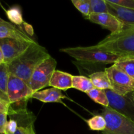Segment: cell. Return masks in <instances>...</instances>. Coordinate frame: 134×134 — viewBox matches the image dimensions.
<instances>
[{
  "label": "cell",
  "instance_id": "ffe728a7",
  "mask_svg": "<svg viewBox=\"0 0 134 134\" xmlns=\"http://www.w3.org/2000/svg\"><path fill=\"white\" fill-rule=\"evenodd\" d=\"M89 129L93 131H104L106 128V121L102 115H95L86 120Z\"/></svg>",
  "mask_w": 134,
  "mask_h": 134
},
{
  "label": "cell",
  "instance_id": "603a6c76",
  "mask_svg": "<svg viewBox=\"0 0 134 134\" xmlns=\"http://www.w3.org/2000/svg\"><path fill=\"white\" fill-rule=\"evenodd\" d=\"M72 3L84 16L88 18L90 14L89 0H72Z\"/></svg>",
  "mask_w": 134,
  "mask_h": 134
},
{
  "label": "cell",
  "instance_id": "3957f363",
  "mask_svg": "<svg viewBox=\"0 0 134 134\" xmlns=\"http://www.w3.org/2000/svg\"><path fill=\"white\" fill-rule=\"evenodd\" d=\"M60 51L67 54L76 59L78 62L87 64H115L122 56L92 49L89 47H68L60 49Z\"/></svg>",
  "mask_w": 134,
  "mask_h": 134
},
{
  "label": "cell",
  "instance_id": "44dd1931",
  "mask_svg": "<svg viewBox=\"0 0 134 134\" xmlns=\"http://www.w3.org/2000/svg\"><path fill=\"white\" fill-rule=\"evenodd\" d=\"M10 73L6 64H0V90L7 94V85Z\"/></svg>",
  "mask_w": 134,
  "mask_h": 134
},
{
  "label": "cell",
  "instance_id": "8992f818",
  "mask_svg": "<svg viewBox=\"0 0 134 134\" xmlns=\"http://www.w3.org/2000/svg\"><path fill=\"white\" fill-rule=\"evenodd\" d=\"M33 94L30 86L25 81L10 74L7 91L10 104H26L28 101L32 99Z\"/></svg>",
  "mask_w": 134,
  "mask_h": 134
},
{
  "label": "cell",
  "instance_id": "7a4b0ae2",
  "mask_svg": "<svg viewBox=\"0 0 134 134\" xmlns=\"http://www.w3.org/2000/svg\"><path fill=\"white\" fill-rule=\"evenodd\" d=\"M92 49L122 56L134 57V26H124L120 32L110 34Z\"/></svg>",
  "mask_w": 134,
  "mask_h": 134
},
{
  "label": "cell",
  "instance_id": "d6a6232c",
  "mask_svg": "<svg viewBox=\"0 0 134 134\" xmlns=\"http://www.w3.org/2000/svg\"><path fill=\"white\" fill-rule=\"evenodd\" d=\"M130 96H131V98H132L133 100L134 101V90L132 92L130 93Z\"/></svg>",
  "mask_w": 134,
  "mask_h": 134
},
{
  "label": "cell",
  "instance_id": "7402d4cb",
  "mask_svg": "<svg viewBox=\"0 0 134 134\" xmlns=\"http://www.w3.org/2000/svg\"><path fill=\"white\" fill-rule=\"evenodd\" d=\"M90 14L107 13L108 9L105 0H89Z\"/></svg>",
  "mask_w": 134,
  "mask_h": 134
},
{
  "label": "cell",
  "instance_id": "836d02e7",
  "mask_svg": "<svg viewBox=\"0 0 134 134\" xmlns=\"http://www.w3.org/2000/svg\"><path fill=\"white\" fill-rule=\"evenodd\" d=\"M1 20H2V19H1V18H0V21H1Z\"/></svg>",
  "mask_w": 134,
  "mask_h": 134
},
{
  "label": "cell",
  "instance_id": "8fae6325",
  "mask_svg": "<svg viewBox=\"0 0 134 134\" xmlns=\"http://www.w3.org/2000/svg\"><path fill=\"white\" fill-rule=\"evenodd\" d=\"M13 39L25 41H34V40L26 35L20 27H17L3 19L0 21V39Z\"/></svg>",
  "mask_w": 134,
  "mask_h": 134
},
{
  "label": "cell",
  "instance_id": "30bf717a",
  "mask_svg": "<svg viewBox=\"0 0 134 134\" xmlns=\"http://www.w3.org/2000/svg\"><path fill=\"white\" fill-rule=\"evenodd\" d=\"M87 19L91 22L97 24L109 30L111 32L110 34H116L120 32L125 26L122 22L109 13L100 14L92 13L89 14Z\"/></svg>",
  "mask_w": 134,
  "mask_h": 134
},
{
  "label": "cell",
  "instance_id": "e0dca14e",
  "mask_svg": "<svg viewBox=\"0 0 134 134\" xmlns=\"http://www.w3.org/2000/svg\"><path fill=\"white\" fill-rule=\"evenodd\" d=\"M72 88L87 93L94 88L90 79L83 75L73 76L72 77Z\"/></svg>",
  "mask_w": 134,
  "mask_h": 134
},
{
  "label": "cell",
  "instance_id": "d6986e66",
  "mask_svg": "<svg viewBox=\"0 0 134 134\" xmlns=\"http://www.w3.org/2000/svg\"><path fill=\"white\" fill-rule=\"evenodd\" d=\"M87 95L95 103H99L104 107H109V102L105 91L94 88L87 93Z\"/></svg>",
  "mask_w": 134,
  "mask_h": 134
},
{
  "label": "cell",
  "instance_id": "cb8c5ba5",
  "mask_svg": "<svg viewBox=\"0 0 134 134\" xmlns=\"http://www.w3.org/2000/svg\"><path fill=\"white\" fill-rule=\"evenodd\" d=\"M17 128H18V124L17 121L14 119H10L9 121L7 122L6 126H5V134H15L16 131H17Z\"/></svg>",
  "mask_w": 134,
  "mask_h": 134
},
{
  "label": "cell",
  "instance_id": "ac0fdd59",
  "mask_svg": "<svg viewBox=\"0 0 134 134\" xmlns=\"http://www.w3.org/2000/svg\"><path fill=\"white\" fill-rule=\"evenodd\" d=\"M8 19L18 27H21L24 24L23 17H22V10L18 5H14L11 7L7 10H5Z\"/></svg>",
  "mask_w": 134,
  "mask_h": 134
},
{
  "label": "cell",
  "instance_id": "1f68e13d",
  "mask_svg": "<svg viewBox=\"0 0 134 134\" xmlns=\"http://www.w3.org/2000/svg\"><path fill=\"white\" fill-rule=\"evenodd\" d=\"M5 64V62H4V57L3 54L2 50L0 47V64Z\"/></svg>",
  "mask_w": 134,
  "mask_h": 134
},
{
  "label": "cell",
  "instance_id": "2e32d148",
  "mask_svg": "<svg viewBox=\"0 0 134 134\" xmlns=\"http://www.w3.org/2000/svg\"><path fill=\"white\" fill-rule=\"evenodd\" d=\"M114 65L134 79V57H122Z\"/></svg>",
  "mask_w": 134,
  "mask_h": 134
},
{
  "label": "cell",
  "instance_id": "277c9868",
  "mask_svg": "<svg viewBox=\"0 0 134 134\" xmlns=\"http://www.w3.org/2000/svg\"><path fill=\"white\" fill-rule=\"evenodd\" d=\"M101 115L106 121L102 134H134V122L110 107H104Z\"/></svg>",
  "mask_w": 134,
  "mask_h": 134
},
{
  "label": "cell",
  "instance_id": "9c48e42d",
  "mask_svg": "<svg viewBox=\"0 0 134 134\" xmlns=\"http://www.w3.org/2000/svg\"><path fill=\"white\" fill-rule=\"evenodd\" d=\"M34 41H25L13 39H0V47L2 50L5 64H9L18 57Z\"/></svg>",
  "mask_w": 134,
  "mask_h": 134
},
{
  "label": "cell",
  "instance_id": "52a82bcc",
  "mask_svg": "<svg viewBox=\"0 0 134 134\" xmlns=\"http://www.w3.org/2000/svg\"><path fill=\"white\" fill-rule=\"evenodd\" d=\"M105 71L108 76L112 90L116 94L126 96L134 90V79L119 70L113 64L105 68Z\"/></svg>",
  "mask_w": 134,
  "mask_h": 134
},
{
  "label": "cell",
  "instance_id": "5b68a950",
  "mask_svg": "<svg viewBox=\"0 0 134 134\" xmlns=\"http://www.w3.org/2000/svg\"><path fill=\"white\" fill-rule=\"evenodd\" d=\"M56 64V60L50 56L35 68L29 82V86L33 92L49 86L50 80L55 71Z\"/></svg>",
  "mask_w": 134,
  "mask_h": 134
},
{
  "label": "cell",
  "instance_id": "ba28073f",
  "mask_svg": "<svg viewBox=\"0 0 134 134\" xmlns=\"http://www.w3.org/2000/svg\"><path fill=\"white\" fill-rule=\"evenodd\" d=\"M104 91L107 97L109 107L134 122V101L130 94L122 96L109 89Z\"/></svg>",
  "mask_w": 134,
  "mask_h": 134
},
{
  "label": "cell",
  "instance_id": "d4e9b609",
  "mask_svg": "<svg viewBox=\"0 0 134 134\" xmlns=\"http://www.w3.org/2000/svg\"><path fill=\"white\" fill-rule=\"evenodd\" d=\"M115 5L134 10V0H107Z\"/></svg>",
  "mask_w": 134,
  "mask_h": 134
},
{
  "label": "cell",
  "instance_id": "9a60e30c",
  "mask_svg": "<svg viewBox=\"0 0 134 134\" xmlns=\"http://www.w3.org/2000/svg\"><path fill=\"white\" fill-rule=\"evenodd\" d=\"M94 88L100 90H112L111 85L105 71L94 72L89 76Z\"/></svg>",
  "mask_w": 134,
  "mask_h": 134
},
{
  "label": "cell",
  "instance_id": "4fadbf2b",
  "mask_svg": "<svg viewBox=\"0 0 134 134\" xmlns=\"http://www.w3.org/2000/svg\"><path fill=\"white\" fill-rule=\"evenodd\" d=\"M66 98L61 90L55 88L39 90L34 92L32 96V98L44 103H63L62 99Z\"/></svg>",
  "mask_w": 134,
  "mask_h": 134
},
{
  "label": "cell",
  "instance_id": "4316f807",
  "mask_svg": "<svg viewBox=\"0 0 134 134\" xmlns=\"http://www.w3.org/2000/svg\"><path fill=\"white\" fill-rule=\"evenodd\" d=\"M22 27H23L24 30L25 31V34L29 37L33 36L34 35V29H33L32 25L26 23V22H24L22 24Z\"/></svg>",
  "mask_w": 134,
  "mask_h": 134
},
{
  "label": "cell",
  "instance_id": "f1b7e54d",
  "mask_svg": "<svg viewBox=\"0 0 134 134\" xmlns=\"http://www.w3.org/2000/svg\"><path fill=\"white\" fill-rule=\"evenodd\" d=\"M24 128L26 130V134H36L35 132V129H34V122L30 123V124H28L27 126H24Z\"/></svg>",
  "mask_w": 134,
  "mask_h": 134
},
{
  "label": "cell",
  "instance_id": "f546056e",
  "mask_svg": "<svg viewBox=\"0 0 134 134\" xmlns=\"http://www.w3.org/2000/svg\"><path fill=\"white\" fill-rule=\"evenodd\" d=\"M0 100L5 102V103H9V104H10L9 98H8L7 94H5V93H3L2 91H1V90H0Z\"/></svg>",
  "mask_w": 134,
  "mask_h": 134
},
{
  "label": "cell",
  "instance_id": "4dcf8cb0",
  "mask_svg": "<svg viewBox=\"0 0 134 134\" xmlns=\"http://www.w3.org/2000/svg\"><path fill=\"white\" fill-rule=\"evenodd\" d=\"M15 134H26V130L22 126H18L17 131H16Z\"/></svg>",
  "mask_w": 134,
  "mask_h": 134
},
{
  "label": "cell",
  "instance_id": "7c38bea8",
  "mask_svg": "<svg viewBox=\"0 0 134 134\" xmlns=\"http://www.w3.org/2000/svg\"><path fill=\"white\" fill-rule=\"evenodd\" d=\"M108 9V13L114 16L125 26H134V10L127 9L110 3L105 0Z\"/></svg>",
  "mask_w": 134,
  "mask_h": 134
},
{
  "label": "cell",
  "instance_id": "6da1fadb",
  "mask_svg": "<svg viewBox=\"0 0 134 134\" xmlns=\"http://www.w3.org/2000/svg\"><path fill=\"white\" fill-rule=\"evenodd\" d=\"M50 56L46 48L34 41L22 54L7 64L8 70L11 75L21 79L29 85L35 68Z\"/></svg>",
  "mask_w": 134,
  "mask_h": 134
},
{
  "label": "cell",
  "instance_id": "5bb4252c",
  "mask_svg": "<svg viewBox=\"0 0 134 134\" xmlns=\"http://www.w3.org/2000/svg\"><path fill=\"white\" fill-rule=\"evenodd\" d=\"M72 77L70 73L62 71H54L49 82V86L60 90H67L72 88Z\"/></svg>",
  "mask_w": 134,
  "mask_h": 134
},
{
  "label": "cell",
  "instance_id": "484cf974",
  "mask_svg": "<svg viewBox=\"0 0 134 134\" xmlns=\"http://www.w3.org/2000/svg\"><path fill=\"white\" fill-rule=\"evenodd\" d=\"M7 114L1 113L0 114V134H5V126L7 122Z\"/></svg>",
  "mask_w": 134,
  "mask_h": 134
},
{
  "label": "cell",
  "instance_id": "83f0119b",
  "mask_svg": "<svg viewBox=\"0 0 134 134\" xmlns=\"http://www.w3.org/2000/svg\"><path fill=\"white\" fill-rule=\"evenodd\" d=\"M10 104L0 100V114L7 113L8 115Z\"/></svg>",
  "mask_w": 134,
  "mask_h": 134
}]
</instances>
